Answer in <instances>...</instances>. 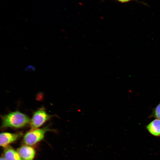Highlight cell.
<instances>
[{"label":"cell","mask_w":160,"mask_h":160,"mask_svg":"<svg viewBox=\"0 0 160 160\" xmlns=\"http://www.w3.org/2000/svg\"><path fill=\"white\" fill-rule=\"evenodd\" d=\"M2 127L19 128L29 123L30 119L26 115L16 111L9 113L2 117Z\"/></svg>","instance_id":"6da1fadb"},{"label":"cell","mask_w":160,"mask_h":160,"mask_svg":"<svg viewBox=\"0 0 160 160\" xmlns=\"http://www.w3.org/2000/svg\"><path fill=\"white\" fill-rule=\"evenodd\" d=\"M50 130L47 126L41 129H32L25 135L24 143L28 145H34L42 140L46 132Z\"/></svg>","instance_id":"7a4b0ae2"},{"label":"cell","mask_w":160,"mask_h":160,"mask_svg":"<svg viewBox=\"0 0 160 160\" xmlns=\"http://www.w3.org/2000/svg\"><path fill=\"white\" fill-rule=\"evenodd\" d=\"M52 117V116L47 113L44 108H41L34 113L30 120V126L32 129H37Z\"/></svg>","instance_id":"3957f363"},{"label":"cell","mask_w":160,"mask_h":160,"mask_svg":"<svg viewBox=\"0 0 160 160\" xmlns=\"http://www.w3.org/2000/svg\"><path fill=\"white\" fill-rule=\"evenodd\" d=\"M22 135L21 133H12L2 132L0 135V145L3 147H7L9 144L17 139Z\"/></svg>","instance_id":"277c9868"},{"label":"cell","mask_w":160,"mask_h":160,"mask_svg":"<svg viewBox=\"0 0 160 160\" xmlns=\"http://www.w3.org/2000/svg\"><path fill=\"white\" fill-rule=\"evenodd\" d=\"M17 151L22 160H33L35 154L34 148L28 145L21 147Z\"/></svg>","instance_id":"5b68a950"},{"label":"cell","mask_w":160,"mask_h":160,"mask_svg":"<svg viewBox=\"0 0 160 160\" xmlns=\"http://www.w3.org/2000/svg\"><path fill=\"white\" fill-rule=\"evenodd\" d=\"M149 132L156 136H160V119H156L151 122L147 126Z\"/></svg>","instance_id":"8992f818"},{"label":"cell","mask_w":160,"mask_h":160,"mask_svg":"<svg viewBox=\"0 0 160 160\" xmlns=\"http://www.w3.org/2000/svg\"><path fill=\"white\" fill-rule=\"evenodd\" d=\"M4 156L6 160H22L17 151L10 147L5 149Z\"/></svg>","instance_id":"52a82bcc"},{"label":"cell","mask_w":160,"mask_h":160,"mask_svg":"<svg viewBox=\"0 0 160 160\" xmlns=\"http://www.w3.org/2000/svg\"><path fill=\"white\" fill-rule=\"evenodd\" d=\"M153 113L154 117L160 119V103L155 108Z\"/></svg>","instance_id":"ba28073f"},{"label":"cell","mask_w":160,"mask_h":160,"mask_svg":"<svg viewBox=\"0 0 160 160\" xmlns=\"http://www.w3.org/2000/svg\"><path fill=\"white\" fill-rule=\"evenodd\" d=\"M118 0L121 2H125L131 0Z\"/></svg>","instance_id":"9c48e42d"},{"label":"cell","mask_w":160,"mask_h":160,"mask_svg":"<svg viewBox=\"0 0 160 160\" xmlns=\"http://www.w3.org/2000/svg\"><path fill=\"white\" fill-rule=\"evenodd\" d=\"M0 160H6L4 158L2 157L1 158Z\"/></svg>","instance_id":"30bf717a"}]
</instances>
